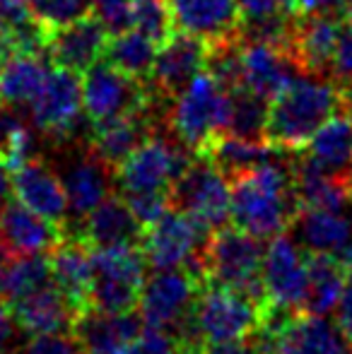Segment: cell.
<instances>
[{"label": "cell", "instance_id": "obj_23", "mask_svg": "<svg viewBox=\"0 0 352 354\" xmlns=\"http://www.w3.org/2000/svg\"><path fill=\"white\" fill-rule=\"evenodd\" d=\"M10 313H12L15 326L32 337L73 333V323L77 316L68 297L56 287V282L12 301Z\"/></svg>", "mask_w": 352, "mask_h": 354}, {"label": "cell", "instance_id": "obj_28", "mask_svg": "<svg viewBox=\"0 0 352 354\" xmlns=\"http://www.w3.org/2000/svg\"><path fill=\"white\" fill-rule=\"evenodd\" d=\"M176 27L205 41L239 34V10L234 0H169Z\"/></svg>", "mask_w": 352, "mask_h": 354}, {"label": "cell", "instance_id": "obj_14", "mask_svg": "<svg viewBox=\"0 0 352 354\" xmlns=\"http://www.w3.org/2000/svg\"><path fill=\"white\" fill-rule=\"evenodd\" d=\"M343 24L338 10L299 12L292 17L290 56L302 75L331 77V63Z\"/></svg>", "mask_w": 352, "mask_h": 354}, {"label": "cell", "instance_id": "obj_42", "mask_svg": "<svg viewBox=\"0 0 352 354\" xmlns=\"http://www.w3.org/2000/svg\"><path fill=\"white\" fill-rule=\"evenodd\" d=\"M92 15L106 27L111 37L133 29V8L131 0H94Z\"/></svg>", "mask_w": 352, "mask_h": 354}, {"label": "cell", "instance_id": "obj_8", "mask_svg": "<svg viewBox=\"0 0 352 354\" xmlns=\"http://www.w3.org/2000/svg\"><path fill=\"white\" fill-rule=\"evenodd\" d=\"M210 232L212 229L193 214L169 207L155 224L145 227L140 248L152 270L155 268H188L201 275V253Z\"/></svg>", "mask_w": 352, "mask_h": 354}, {"label": "cell", "instance_id": "obj_20", "mask_svg": "<svg viewBox=\"0 0 352 354\" xmlns=\"http://www.w3.org/2000/svg\"><path fill=\"white\" fill-rule=\"evenodd\" d=\"M12 191L19 203L41 217L66 227L68 222V196L63 181L41 157H32L12 169Z\"/></svg>", "mask_w": 352, "mask_h": 354}, {"label": "cell", "instance_id": "obj_27", "mask_svg": "<svg viewBox=\"0 0 352 354\" xmlns=\"http://www.w3.org/2000/svg\"><path fill=\"white\" fill-rule=\"evenodd\" d=\"M111 174L113 169L106 167L89 147L85 154L73 159V164H68L61 181L73 217H87L111 193Z\"/></svg>", "mask_w": 352, "mask_h": 354}, {"label": "cell", "instance_id": "obj_2", "mask_svg": "<svg viewBox=\"0 0 352 354\" xmlns=\"http://www.w3.org/2000/svg\"><path fill=\"white\" fill-rule=\"evenodd\" d=\"M343 109L340 84L333 77L299 75L270 99L266 142L287 154L302 152L311 136Z\"/></svg>", "mask_w": 352, "mask_h": 354}, {"label": "cell", "instance_id": "obj_9", "mask_svg": "<svg viewBox=\"0 0 352 354\" xmlns=\"http://www.w3.org/2000/svg\"><path fill=\"white\" fill-rule=\"evenodd\" d=\"M169 205L188 212L210 229L225 227L232 219L230 178L207 157L196 154L169 188Z\"/></svg>", "mask_w": 352, "mask_h": 354}, {"label": "cell", "instance_id": "obj_26", "mask_svg": "<svg viewBox=\"0 0 352 354\" xmlns=\"http://www.w3.org/2000/svg\"><path fill=\"white\" fill-rule=\"evenodd\" d=\"M142 232H145V227L136 219L123 196L109 193L87 217L80 219L77 236L89 248H113L140 243Z\"/></svg>", "mask_w": 352, "mask_h": 354}, {"label": "cell", "instance_id": "obj_22", "mask_svg": "<svg viewBox=\"0 0 352 354\" xmlns=\"http://www.w3.org/2000/svg\"><path fill=\"white\" fill-rule=\"evenodd\" d=\"M302 71L292 61L290 51L268 41H244L241 39V82L270 102Z\"/></svg>", "mask_w": 352, "mask_h": 354}, {"label": "cell", "instance_id": "obj_11", "mask_svg": "<svg viewBox=\"0 0 352 354\" xmlns=\"http://www.w3.org/2000/svg\"><path fill=\"white\" fill-rule=\"evenodd\" d=\"M263 292L266 308L290 313L306 311V297H309L306 251L297 246L290 232L275 234L266 246Z\"/></svg>", "mask_w": 352, "mask_h": 354}, {"label": "cell", "instance_id": "obj_49", "mask_svg": "<svg viewBox=\"0 0 352 354\" xmlns=\"http://www.w3.org/2000/svg\"><path fill=\"white\" fill-rule=\"evenodd\" d=\"M10 193H12V169H10L8 162L0 157V210L8 205Z\"/></svg>", "mask_w": 352, "mask_h": 354}, {"label": "cell", "instance_id": "obj_44", "mask_svg": "<svg viewBox=\"0 0 352 354\" xmlns=\"http://www.w3.org/2000/svg\"><path fill=\"white\" fill-rule=\"evenodd\" d=\"M331 77L338 84H352V24H343L338 44H335Z\"/></svg>", "mask_w": 352, "mask_h": 354}, {"label": "cell", "instance_id": "obj_35", "mask_svg": "<svg viewBox=\"0 0 352 354\" xmlns=\"http://www.w3.org/2000/svg\"><path fill=\"white\" fill-rule=\"evenodd\" d=\"M268 111H270V102L241 84L230 92V118H227L225 133L241 140L263 142Z\"/></svg>", "mask_w": 352, "mask_h": 354}, {"label": "cell", "instance_id": "obj_36", "mask_svg": "<svg viewBox=\"0 0 352 354\" xmlns=\"http://www.w3.org/2000/svg\"><path fill=\"white\" fill-rule=\"evenodd\" d=\"M155 58L157 44L150 37L138 32V29H133V32L128 29V32H121L113 39H109L106 61L136 80H142V82L150 80Z\"/></svg>", "mask_w": 352, "mask_h": 354}, {"label": "cell", "instance_id": "obj_33", "mask_svg": "<svg viewBox=\"0 0 352 354\" xmlns=\"http://www.w3.org/2000/svg\"><path fill=\"white\" fill-rule=\"evenodd\" d=\"M46 56L12 53L0 68V97L10 106H29L46 80Z\"/></svg>", "mask_w": 352, "mask_h": 354}, {"label": "cell", "instance_id": "obj_38", "mask_svg": "<svg viewBox=\"0 0 352 354\" xmlns=\"http://www.w3.org/2000/svg\"><path fill=\"white\" fill-rule=\"evenodd\" d=\"M133 29L150 37L160 46L176 32V17L169 0H131Z\"/></svg>", "mask_w": 352, "mask_h": 354}, {"label": "cell", "instance_id": "obj_31", "mask_svg": "<svg viewBox=\"0 0 352 354\" xmlns=\"http://www.w3.org/2000/svg\"><path fill=\"white\" fill-rule=\"evenodd\" d=\"M304 152L328 171L348 174L352 164V111L348 109L335 111L311 136Z\"/></svg>", "mask_w": 352, "mask_h": 354}, {"label": "cell", "instance_id": "obj_37", "mask_svg": "<svg viewBox=\"0 0 352 354\" xmlns=\"http://www.w3.org/2000/svg\"><path fill=\"white\" fill-rule=\"evenodd\" d=\"M205 71L212 75L217 84L225 92L241 87V37H225L207 41L205 53Z\"/></svg>", "mask_w": 352, "mask_h": 354}, {"label": "cell", "instance_id": "obj_39", "mask_svg": "<svg viewBox=\"0 0 352 354\" xmlns=\"http://www.w3.org/2000/svg\"><path fill=\"white\" fill-rule=\"evenodd\" d=\"M29 8V15L39 22L44 32H51L63 24H71L75 19H82L92 15L94 0H24Z\"/></svg>", "mask_w": 352, "mask_h": 354}, {"label": "cell", "instance_id": "obj_46", "mask_svg": "<svg viewBox=\"0 0 352 354\" xmlns=\"http://www.w3.org/2000/svg\"><path fill=\"white\" fill-rule=\"evenodd\" d=\"M24 131H27V126L22 123V118L12 109L0 106V157H8L10 149L15 147V142L19 140Z\"/></svg>", "mask_w": 352, "mask_h": 354}, {"label": "cell", "instance_id": "obj_55", "mask_svg": "<svg viewBox=\"0 0 352 354\" xmlns=\"http://www.w3.org/2000/svg\"><path fill=\"white\" fill-rule=\"evenodd\" d=\"M0 354H17V352H10L8 347H3V350H0Z\"/></svg>", "mask_w": 352, "mask_h": 354}, {"label": "cell", "instance_id": "obj_56", "mask_svg": "<svg viewBox=\"0 0 352 354\" xmlns=\"http://www.w3.org/2000/svg\"><path fill=\"white\" fill-rule=\"evenodd\" d=\"M0 63H3V61H0ZM0 102H3V97H0Z\"/></svg>", "mask_w": 352, "mask_h": 354}, {"label": "cell", "instance_id": "obj_43", "mask_svg": "<svg viewBox=\"0 0 352 354\" xmlns=\"http://www.w3.org/2000/svg\"><path fill=\"white\" fill-rule=\"evenodd\" d=\"M17 354H85L73 333H56V335H37L29 340Z\"/></svg>", "mask_w": 352, "mask_h": 354}, {"label": "cell", "instance_id": "obj_17", "mask_svg": "<svg viewBox=\"0 0 352 354\" xmlns=\"http://www.w3.org/2000/svg\"><path fill=\"white\" fill-rule=\"evenodd\" d=\"M109 32L94 15L63 24L46 34V58L51 66L68 68L73 73H85L89 66L106 56Z\"/></svg>", "mask_w": 352, "mask_h": 354}, {"label": "cell", "instance_id": "obj_1", "mask_svg": "<svg viewBox=\"0 0 352 354\" xmlns=\"http://www.w3.org/2000/svg\"><path fill=\"white\" fill-rule=\"evenodd\" d=\"M292 159V154H290ZM232 186V222L244 232L259 236L261 241L275 234L290 232L292 222L302 212L292 183L290 162L261 164L256 169L230 178Z\"/></svg>", "mask_w": 352, "mask_h": 354}, {"label": "cell", "instance_id": "obj_50", "mask_svg": "<svg viewBox=\"0 0 352 354\" xmlns=\"http://www.w3.org/2000/svg\"><path fill=\"white\" fill-rule=\"evenodd\" d=\"M12 328H15V321H12V313H10V306L0 299V350L8 347V340L12 335Z\"/></svg>", "mask_w": 352, "mask_h": 354}, {"label": "cell", "instance_id": "obj_19", "mask_svg": "<svg viewBox=\"0 0 352 354\" xmlns=\"http://www.w3.org/2000/svg\"><path fill=\"white\" fill-rule=\"evenodd\" d=\"M259 333L280 354H350V342L343 337L338 326L316 313H292L275 330Z\"/></svg>", "mask_w": 352, "mask_h": 354}, {"label": "cell", "instance_id": "obj_53", "mask_svg": "<svg viewBox=\"0 0 352 354\" xmlns=\"http://www.w3.org/2000/svg\"><path fill=\"white\" fill-rule=\"evenodd\" d=\"M259 335H261V333H259ZM261 342H263V350H261V354H280V352H277V350H275V347H272V345H270V342H268V340H266V337H263V335H261Z\"/></svg>", "mask_w": 352, "mask_h": 354}, {"label": "cell", "instance_id": "obj_48", "mask_svg": "<svg viewBox=\"0 0 352 354\" xmlns=\"http://www.w3.org/2000/svg\"><path fill=\"white\" fill-rule=\"evenodd\" d=\"M237 10H239L241 19H256L268 17L272 12H280V3L277 0H234Z\"/></svg>", "mask_w": 352, "mask_h": 354}, {"label": "cell", "instance_id": "obj_34", "mask_svg": "<svg viewBox=\"0 0 352 354\" xmlns=\"http://www.w3.org/2000/svg\"><path fill=\"white\" fill-rule=\"evenodd\" d=\"M309 266V297H306V313L326 316L335 308L340 294L348 282V272L335 263L331 253L306 251Z\"/></svg>", "mask_w": 352, "mask_h": 354}, {"label": "cell", "instance_id": "obj_21", "mask_svg": "<svg viewBox=\"0 0 352 354\" xmlns=\"http://www.w3.org/2000/svg\"><path fill=\"white\" fill-rule=\"evenodd\" d=\"M145 323L140 313H109L99 308H87L77 313L73 323V337L85 354H118L138 340Z\"/></svg>", "mask_w": 352, "mask_h": 354}, {"label": "cell", "instance_id": "obj_30", "mask_svg": "<svg viewBox=\"0 0 352 354\" xmlns=\"http://www.w3.org/2000/svg\"><path fill=\"white\" fill-rule=\"evenodd\" d=\"M282 154H287V152H280V149H275L266 140L263 142L241 140V138L227 136V133L217 136L215 140L203 149V157L210 159L227 178H234V176H239V174L249 171V169L261 167V164L282 159Z\"/></svg>", "mask_w": 352, "mask_h": 354}, {"label": "cell", "instance_id": "obj_6", "mask_svg": "<svg viewBox=\"0 0 352 354\" xmlns=\"http://www.w3.org/2000/svg\"><path fill=\"white\" fill-rule=\"evenodd\" d=\"M266 301L225 284L203 282L191 316V335L198 345L251 337L263 328Z\"/></svg>", "mask_w": 352, "mask_h": 354}, {"label": "cell", "instance_id": "obj_5", "mask_svg": "<svg viewBox=\"0 0 352 354\" xmlns=\"http://www.w3.org/2000/svg\"><path fill=\"white\" fill-rule=\"evenodd\" d=\"M203 282L205 280L188 268H155L142 282L138 299L142 323L174 333L191 350H198L201 345L191 335V316Z\"/></svg>", "mask_w": 352, "mask_h": 354}, {"label": "cell", "instance_id": "obj_18", "mask_svg": "<svg viewBox=\"0 0 352 354\" xmlns=\"http://www.w3.org/2000/svg\"><path fill=\"white\" fill-rule=\"evenodd\" d=\"M167 104H155L150 109L123 113V116L106 118L102 123H92L87 147L102 159L106 167L116 169L133 149L155 133L157 113L165 111Z\"/></svg>", "mask_w": 352, "mask_h": 354}, {"label": "cell", "instance_id": "obj_3", "mask_svg": "<svg viewBox=\"0 0 352 354\" xmlns=\"http://www.w3.org/2000/svg\"><path fill=\"white\" fill-rule=\"evenodd\" d=\"M266 246L259 236L237 224H225L210 232L201 253V275L205 282L225 284L266 301L263 292Z\"/></svg>", "mask_w": 352, "mask_h": 354}, {"label": "cell", "instance_id": "obj_52", "mask_svg": "<svg viewBox=\"0 0 352 354\" xmlns=\"http://www.w3.org/2000/svg\"><path fill=\"white\" fill-rule=\"evenodd\" d=\"M277 3H280V8L285 10V12L297 15V0H277Z\"/></svg>", "mask_w": 352, "mask_h": 354}, {"label": "cell", "instance_id": "obj_13", "mask_svg": "<svg viewBox=\"0 0 352 354\" xmlns=\"http://www.w3.org/2000/svg\"><path fill=\"white\" fill-rule=\"evenodd\" d=\"M34 126L56 142H68L77 136L82 121V84L77 73L53 66L46 73L41 89L29 104Z\"/></svg>", "mask_w": 352, "mask_h": 354}, {"label": "cell", "instance_id": "obj_40", "mask_svg": "<svg viewBox=\"0 0 352 354\" xmlns=\"http://www.w3.org/2000/svg\"><path fill=\"white\" fill-rule=\"evenodd\" d=\"M118 354H196V350L186 345L174 333L160 330V328L145 326L136 342L121 350Z\"/></svg>", "mask_w": 352, "mask_h": 354}, {"label": "cell", "instance_id": "obj_57", "mask_svg": "<svg viewBox=\"0 0 352 354\" xmlns=\"http://www.w3.org/2000/svg\"><path fill=\"white\" fill-rule=\"evenodd\" d=\"M350 354H352V350H350Z\"/></svg>", "mask_w": 352, "mask_h": 354}, {"label": "cell", "instance_id": "obj_29", "mask_svg": "<svg viewBox=\"0 0 352 354\" xmlns=\"http://www.w3.org/2000/svg\"><path fill=\"white\" fill-rule=\"evenodd\" d=\"M290 232L302 241L304 251L333 253L343 246L352 234V219L335 210H311L302 207Z\"/></svg>", "mask_w": 352, "mask_h": 354}, {"label": "cell", "instance_id": "obj_32", "mask_svg": "<svg viewBox=\"0 0 352 354\" xmlns=\"http://www.w3.org/2000/svg\"><path fill=\"white\" fill-rule=\"evenodd\" d=\"M48 284H53L48 253H32V256L0 253V299L8 306Z\"/></svg>", "mask_w": 352, "mask_h": 354}, {"label": "cell", "instance_id": "obj_51", "mask_svg": "<svg viewBox=\"0 0 352 354\" xmlns=\"http://www.w3.org/2000/svg\"><path fill=\"white\" fill-rule=\"evenodd\" d=\"M340 0H297V15L299 12H321V10H335Z\"/></svg>", "mask_w": 352, "mask_h": 354}, {"label": "cell", "instance_id": "obj_24", "mask_svg": "<svg viewBox=\"0 0 352 354\" xmlns=\"http://www.w3.org/2000/svg\"><path fill=\"white\" fill-rule=\"evenodd\" d=\"M290 169H292V183H295V191L302 207L343 212V207L350 203V193H348L350 171L348 174L328 171L314 157H309L304 149L292 154Z\"/></svg>", "mask_w": 352, "mask_h": 354}, {"label": "cell", "instance_id": "obj_16", "mask_svg": "<svg viewBox=\"0 0 352 354\" xmlns=\"http://www.w3.org/2000/svg\"><path fill=\"white\" fill-rule=\"evenodd\" d=\"M66 234V227L29 210L19 201H8L0 210V253L5 256L51 253Z\"/></svg>", "mask_w": 352, "mask_h": 354}, {"label": "cell", "instance_id": "obj_15", "mask_svg": "<svg viewBox=\"0 0 352 354\" xmlns=\"http://www.w3.org/2000/svg\"><path fill=\"white\" fill-rule=\"evenodd\" d=\"M207 41L191 32L176 29L167 41L160 44L155 66H152L147 87L160 102L172 104V99L191 82L201 71H205Z\"/></svg>", "mask_w": 352, "mask_h": 354}, {"label": "cell", "instance_id": "obj_25", "mask_svg": "<svg viewBox=\"0 0 352 354\" xmlns=\"http://www.w3.org/2000/svg\"><path fill=\"white\" fill-rule=\"evenodd\" d=\"M48 261H51L53 282L68 297L75 313L92 308L89 301L94 282L92 248L77 234H66V239L48 253Z\"/></svg>", "mask_w": 352, "mask_h": 354}, {"label": "cell", "instance_id": "obj_10", "mask_svg": "<svg viewBox=\"0 0 352 354\" xmlns=\"http://www.w3.org/2000/svg\"><path fill=\"white\" fill-rule=\"evenodd\" d=\"M80 84L82 111L89 123H102L106 118L165 104L150 92L147 82L131 77L109 61H97L89 66Z\"/></svg>", "mask_w": 352, "mask_h": 354}, {"label": "cell", "instance_id": "obj_41", "mask_svg": "<svg viewBox=\"0 0 352 354\" xmlns=\"http://www.w3.org/2000/svg\"><path fill=\"white\" fill-rule=\"evenodd\" d=\"M123 201L128 203L131 212L142 227H150L169 210V191H140V193H123Z\"/></svg>", "mask_w": 352, "mask_h": 354}, {"label": "cell", "instance_id": "obj_45", "mask_svg": "<svg viewBox=\"0 0 352 354\" xmlns=\"http://www.w3.org/2000/svg\"><path fill=\"white\" fill-rule=\"evenodd\" d=\"M263 342L261 335L239 337V340H225V342H203L196 350V354H261Z\"/></svg>", "mask_w": 352, "mask_h": 354}, {"label": "cell", "instance_id": "obj_47", "mask_svg": "<svg viewBox=\"0 0 352 354\" xmlns=\"http://www.w3.org/2000/svg\"><path fill=\"white\" fill-rule=\"evenodd\" d=\"M333 323L338 326V330L343 333V337L352 345V275H348L345 289L340 294L338 304L333 308Z\"/></svg>", "mask_w": 352, "mask_h": 354}, {"label": "cell", "instance_id": "obj_12", "mask_svg": "<svg viewBox=\"0 0 352 354\" xmlns=\"http://www.w3.org/2000/svg\"><path fill=\"white\" fill-rule=\"evenodd\" d=\"M193 157L181 142L172 145L167 138L152 133L113 169V176L123 193L169 191L172 183L181 176V171L191 164Z\"/></svg>", "mask_w": 352, "mask_h": 354}, {"label": "cell", "instance_id": "obj_54", "mask_svg": "<svg viewBox=\"0 0 352 354\" xmlns=\"http://www.w3.org/2000/svg\"><path fill=\"white\" fill-rule=\"evenodd\" d=\"M348 193H350V203H352V171H350V176H348Z\"/></svg>", "mask_w": 352, "mask_h": 354}, {"label": "cell", "instance_id": "obj_7", "mask_svg": "<svg viewBox=\"0 0 352 354\" xmlns=\"http://www.w3.org/2000/svg\"><path fill=\"white\" fill-rule=\"evenodd\" d=\"M92 308L109 313L138 311V299L147 277V258L140 243L92 248Z\"/></svg>", "mask_w": 352, "mask_h": 354}, {"label": "cell", "instance_id": "obj_4", "mask_svg": "<svg viewBox=\"0 0 352 354\" xmlns=\"http://www.w3.org/2000/svg\"><path fill=\"white\" fill-rule=\"evenodd\" d=\"M230 118V92L220 87L207 71H201L167 106V126L191 154H203Z\"/></svg>", "mask_w": 352, "mask_h": 354}]
</instances>
